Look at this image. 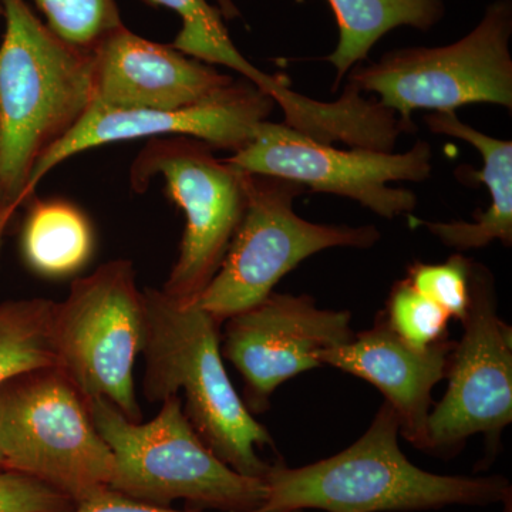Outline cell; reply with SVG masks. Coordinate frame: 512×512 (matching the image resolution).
Here are the masks:
<instances>
[{"label":"cell","instance_id":"obj_1","mask_svg":"<svg viewBox=\"0 0 512 512\" xmlns=\"http://www.w3.org/2000/svg\"><path fill=\"white\" fill-rule=\"evenodd\" d=\"M400 423L384 402L359 440L309 466L276 464L265 481V511L410 512L451 505L485 507L511 497L503 476H439L410 463L399 446Z\"/></svg>","mask_w":512,"mask_h":512},{"label":"cell","instance_id":"obj_2","mask_svg":"<svg viewBox=\"0 0 512 512\" xmlns=\"http://www.w3.org/2000/svg\"><path fill=\"white\" fill-rule=\"evenodd\" d=\"M0 3V183L18 211L37 161L92 107L93 52L63 42L26 0Z\"/></svg>","mask_w":512,"mask_h":512},{"label":"cell","instance_id":"obj_3","mask_svg":"<svg viewBox=\"0 0 512 512\" xmlns=\"http://www.w3.org/2000/svg\"><path fill=\"white\" fill-rule=\"evenodd\" d=\"M146 360L143 394L150 403L183 393V407L198 436L225 464L244 476L264 478L271 464L258 448L271 434L252 416L222 362L221 323L197 303H181L146 288Z\"/></svg>","mask_w":512,"mask_h":512},{"label":"cell","instance_id":"obj_4","mask_svg":"<svg viewBox=\"0 0 512 512\" xmlns=\"http://www.w3.org/2000/svg\"><path fill=\"white\" fill-rule=\"evenodd\" d=\"M87 406L113 451L111 490L160 507L184 500L222 512L261 510L268 500L264 478L239 474L202 441L178 394L161 402L146 423L128 420L107 400Z\"/></svg>","mask_w":512,"mask_h":512},{"label":"cell","instance_id":"obj_5","mask_svg":"<svg viewBox=\"0 0 512 512\" xmlns=\"http://www.w3.org/2000/svg\"><path fill=\"white\" fill-rule=\"evenodd\" d=\"M0 453L5 470L42 481L74 505L109 488L116 468L86 400L57 365L0 384Z\"/></svg>","mask_w":512,"mask_h":512},{"label":"cell","instance_id":"obj_6","mask_svg":"<svg viewBox=\"0 0 512 512\" xmlns=\"http://www.w3.org/2000/svg\"><path fill=\"white\" fill-rule=\"evenodd\" d=\"M245 207L201 309L220 323L247 311L309 256L330 248L369 249L382 238L373 225H323L303 220L293 202L308 188L284 178L245 173Z\"/></svg>","mask_w":512,"mask_h":512},{"label":"cell","instance_id":"obj_7","mask_svg":"<svg viewBox=\"0 0 512 512\" xmlns=\"http://www.w3.org/2000/svg\"><path fill=\"white\" fill-rule=\"evenodd\" d=\"M146 335V303L128 259L77 278L53 312L57 366L86 403L107 400L128 420L141 421L134 365Z\"/></svg>","mask_w":512,"mask_h":512},{"label":"cell","instance_id":"obj_8","mask_svg":"<svg viewBox=\"0 0 512 512\" xmlns=\"http://www.w3.org/2000/svg\"><path fill=\"white\" fill-rule=\"evenodd\" d=\"M512 5L500 0L485 10L480 23L447 46L406 47L379 62L353 67L349 83L375 93L407 131L413 111H456L467 104L512 107Z\"/></svg>","mask_w":512,"mask_h":512},{"label":"cell","instance_id":"obj_9","mask_svg":"<svg viewBox=\"0 0 512 512\" xmlns=\"http://www.w3.org/2000/svg\"><path fill=\"white\" fill-rule=\"evenodd\" d=\"M161 177L168 198L185 217L177 262L161 291L194 303L224 261L245 207L244 171L218 160L197 138H151L130 168L131 188L144 194Z\"/></svg>","mask_w":512,"mask_h":512},{"label":"cell","instance_id":"obj_10","mask_svg":"<svg viewBox=\"0 0 512 512\" xmlns=\"http://www.w3.org/2000/svg\"><path fill=\"white\" fill-rule=\"evenodd\" d=\"M427 141H417L406 153L350 148L320 143L285 123L264 121L254 140L225 161L239 171L269 175L302 184L316 192L340 195L359 202L386 220L412 214L417 197L389 183H423L431 175Z\"/></svg>","mask_w":512,"mask_h":512},{"label":"cell","instance_id":"obj_11","mask_svg":"<svg viewBox=\"0 0 512 512\" xmlns=\"http://www.w3.org/2000/svg\"><path fill=\"white\" fill-rule=\"evenodd\" d=\"M463 338L453 345L447 392L427 420L426 448L453 456L476 434L495 446L512 421V330L498 316L493 276L471 262V293Z\"/></svg>","mask_w":512,"mask_h":512},{"label":"cell","instance_id":"obj_12","mask_svg":"<svg viewBox=\"0 0 512 512\" xmlns=\"http://www.w3.org/2000/svg\"><path fill=\"white\" fill-rule=\"evenodd\" d=\"M352 316L320 309L308 295L275 293L225 320L221 352L245 383L248 406L268 409L271 394L320 365V356L352 340Z\"/></svg>","mask_w":512,"mask_h":512},{"label":"cell","instance_id":"obj_13","mask_svg":"<svg viewBox=\"0 0 512 512\" xmlns=\"http://www.w3.org/2000/svg\"><path fill=\"white\" fill-rule=\"evenodd\" d=\"M269 94L248 80H235L228 89L195 106L178 110H120L93 101L80 123L37 161L28 184L29 202L37 185L53 168L83 153L110 143L185 136L212 148L238 153L248 146L259 124L275 107Z\"/></svg>","mask_w":512,"mask_h":512},{"label":"cell","instance_id":"obj_14","mask_svg":"<svg viewBox=\"0 0 512 512\" xmlns=\"http://www.w3.org/2000/svg\"><path fill=\"white\" fill-rule=\"evenodd\" d=\"M94 101L120 110H178L195 106L235 82L211 64L117 29L93 50Z\"/></svg>","mask_w":512,"mask_h":512},{"label":"cell","instance_id":"obj_15","mask_svg":"<svg viewBox=\"0 0 512 512\" xmlns=\"http://www.w3.org/2000/svg\"><path fill=\"white\" fill-rule=\"evenodd\" d=\"M451 349L453 343L446 339L429 349L412 348L389 328L382 316L372 329L357 333L345 345L323 353L320 365L335 367L373 384L397 414L400 434L414 447L424 450L431 393L446 377Z\"/></svg>","mask_w":512,"mask_h":512},{"label":"cell","instance_id":"obj_16","mask_svg":"<svg viewBox=\"0 0 512 512\" xmlns=\"http://www.w3.org/2000/svg\"><path fill=\"white\" fill-rule=\"evenodd\" d=\"M431 133L460 138L480 151L483 168L463 171L464 181L476 180L487 185L491 205L476 222H430L414 220L447 247L458 251L487 247L500 241L504 247L512 244V143L487 136L458 119L456 111H434L424 117Z\"/></svg>","mask_w":512,"mask_h":512},{"label":"cell","instance_id":"obj_17","mask_svg":"<svg viewBox=\"0 0 512 512\" xmlns=\"http://www.w3.org/2000/svg\"><path fill=\"white\" fill-rule=\"evenodd\" d=\"M338 22L339 42L326 60L335 67L333 90L367 59L387 33L400 26L429 30L443 19V0H328Z\"/></svg>","mask_w":512,"mask_h":512},{"label":"cell","instance_id":"obj_18","mask_svg":"<svg viewBox=\"0 0 512 512\" xmlns=\"http://www.w3.org/2000/svg\"><path fill=\"white\" fill-rule=\"evenodd\" d=\"M20 249L26 265L45 278H64L87 265L94 251L89 218L63 200H33L23 222Z\"/></svg>","mask_w":512,"mask_h":512},{"label":"cell","instance_id":"obj_19","mask_svg":"<svg viewBox=\"0 0 512 512\" xmlns=\"http://www.w3.org/2000/svg\"><path fill=\"white\" fill-rule=\"evenodd\" d=\"M148 5L173 10L180 16V32L171 46L184 55L194 57L211 66H225L244 76L245 80L269 94L275 101L282 100L288 87L281 77L271 76L248 62L229 36L220 9L207 0H144Z\"/></svg>","mask_w":512,"mask_h":512},{"label":"cell","instance_id":"obj_20","mask_svg":"<svg viewBox=\"0 0 512 512\" xmlns=\"http://www.w3.org/2000/svg\"><path fill=\"white\" fill-rule=\"evenodd\" d=\"M55 306L46 298L0 303V384L20 373L57 365L52 336Z\"/></svg>","mask_w":512,"mask_h":512},{"label":"cell","instance_id":"obj_21","mask_svg":"<svg viewBox=\"0 0 512 512\" xmlns=\"http://www.w3.org/2000/svg\"><path fill=\"white\" fill-rule=\"evenodd\" d=\"M47 28L70 46L93 52L117 29L123 28L116 0H33Z\"/></svg>","mask_w":512,"mask_h":512},{"label":"cell","instance_id":"obj_22","mask_svg":"<svg viewBox=\"0 0 512 512\" xmlns=\"http://www.w3.org/2000/svg\"><path fill=\"white\" fill-rule=\"evenodd\" d=\"M382 316L403 342L420 350L444 340L451 319L439 305L417 292L407 279L393 286Z\"/></svg>","mask_w":512,"mask_h":512},{"label":"cell","instance_id":"obj_23","mask_svg":"<svg viewBox=\"0 0 512 512\" xmlns=\"http://www.w3.org/2000/svg\"><path fill=\"white\" fill-rule=\"evenodd\" d=\"M471 259L451 255L441 264L416 262L409 268L407 281L421 295L439 305L450 318L463 319L470 305Z\"/></svg>","mask_w":512,"mask_h":512},{"label":"cell","instance_id":"obj_24","mask_svg":"<svg viewBox=\"0 0 512 512\" xmlns=\"http://www.w3.org/2000/svg\"><path fill=\"white\" fill-rule=\"evenodd\" d=\"M74 503L42 481L0 470V512H69Z\"/></svg>","mask_w":512,"mask_h":512},{"label":"cell","instance_id":"obj_25","mask_svg":"<svg viewBox=\"0 0 512 512\" xmlns=\"http://www.w3.org/2000/svg\"><path fill=\"white\" fill-rule=\"evenodd\" d=\"M69 512H184L171 510L170 507H160V505L143 503V501L133 500L126 495L117 493L111 488H104L99 493L92 495L82 503L74 505ZM252 512H279L256 510ZM302 512V511H288Z\"/></svg>","mask_w":512,"mask_h":512},{"label":"cell","instance_id":"obj_26","mask_svg":"<svg viewBox=\"0 0 512 512\" xmlns=\"http://www.w3.org/2000/svg\"><path fill=\"white\" fill-rule=\"evenodd\" d=\"M16 210L10 207L8 198H6L5 191H3L2 183H0V222L13 221L15 218Z\"/></svg>","mask_w":512,"mask_h":512},{"label":"cell","instance_id":"obj_27","mask_svg":"<svg viewBox=\"0 0 512 512\" xmlns=\"http://www.w3.org/2000/svg\"><path fill=\"white\" fill-rule=\"evenodd\" d=\"M10 222L12 221L0 222V261H2L3 244H5V235L10 227Z\"/></svg>","mask_w":512,"mask_h":512},{"label":"cell","instance_id":"obj_28","mask_svg":"<svg viewBox=\"0 0 512 512\" xmlns=\"http://www.w3.org/2000/svg\"><path fill=\"white\" fill-rule=\"evenodd\" d=\"M505 504V512H511V497H508L507 500L504 501Z\"/></svg>","mask_w":512,"mask_h":512},{"label":"cell","instance_id":"obj_29","mask_svg":"<svg viewBox=\"0 0 512 512\" xmlns=\"http://www.w3.org/2000/svg\"><path fill=\"white\" fill-rule=\"evenodd\" d=\"M0 470H5V461H3L2 453H0Z\"/></svg>","mask_w":512,"mask_h":512},{"label":"cell","instance_id":"obj_30","mask_svg":"<svg viewBox=\"0 0 512 512\" xmlns=\"http://www.w3.org/2000/svg\"><path fill=\"white\" fill-rule=\"evenodd\" d=\"M0 16H3V8H2V3H0Z\"/></svg>","mask_w":512,"mask_h":512}]
</instances>
